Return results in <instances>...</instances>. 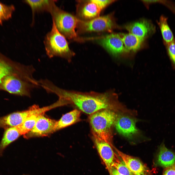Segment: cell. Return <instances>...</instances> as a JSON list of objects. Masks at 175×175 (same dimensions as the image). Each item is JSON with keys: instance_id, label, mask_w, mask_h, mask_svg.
Here are the masks:
<instances>
[{"instance_id": "1", "label": "cell", "mask_w": 175, "mask_h": 175, "mask_svg": "<svg viewBox=\"0 0 175 175\" xmlns=\"http://www.w3.org/2000/svg\"><path fill=\"white\" fill-rule=\"evenodd\" d=\"M49 92L57 96L64 105L74 106L89 115L101 110L112 109L113 107L114 95L111 92H82L64 89L54 84L51 86Z\"/></svg>"}, {"instance_id": "2", "label": "cell", "mask_w": 175, "mask_h": 175, "mask_svg": "<svg viewBox=\"0 0 175 175\" xmlns=\"http://www.w3.org/2000/svg\"><path fill=\"white\" fill-rule=\"evenodd\" d=\"M117 118L115 112L108 109L100 110L90 115L88 120L92 135L113 146L112 141L111 129Z\"/></svg>"}, {"instance_id": "3", "label": "cell", "mask_w": 175, "mask_h": 175, "mask_svg": "<svg viewBox=\"0 0 175 175\" xmlns=\"http://www.w3.org/2000/svg\"><path fill=\"white\" fill-rule=\"evenodd\" d=\"M44 44L46 55L50 58L59 57L70 62L75 54L69 48L65 37L57 30L53 21L51 29L45 36Z\"/></svg>"}, {"instance_id": "4", "label": "cell", "mask_w": 175, "mask_h": 175, "mask_svg": "<svg viewBox=\"0 0 175 175\" xmlns=\"http://www.w3.org/2000/svg\"><path fill=\"white\" fill-rule=\"evenodd\" d=\"M50 13L52 21L58 31L69 39L76 38L75 31L77 27L78 19L71 14L57 7L56 5L52 8Z\"/></svg>"}, {"instance_id": "5", "label": "cell", "mask_w": 175, "mask_h": 175, "mask_svg": "<svg viewBox=\"0 0 175 175\" xmlns=\"http://www.w3.org/2000/svg\"><path fill=\"white\" fill-rule=\"evenodd\" d=\"M115 24L111 15L98 17L89 20L78 19L77 27L80 32H111Z\"/></svg>"}, {"instance_id": "6", "label": "cell", "mask_w": 175, "mask_h": 175, "mask_svg": "<svg viewBox=\"0 0 175 175\" xmlns=\"http://www.w3.org/2000/svg\"><path fill=\"white\" fill-rule=\"evenodd\" d=\"M92 39L114 56L126 52L121 37L118 34H112Z\"/></svg>"}, {"instance_id": "7", "label": "cell", "mask_w": 175, "mask_h": 175, "mask_svg": "<svg viewBox=\"0 0 175 175\" xmlns=\"http://www.w3.org/2000/svg\"><path fill=\"white\" fill-rule=\"evenodd\" d=\"M92 136L98 152L110 174L115 160L116 152L114 150V148L97 137Z\"/></svg>"}, {"instance_id": "8", "label": "cell", "mask_w": 175, "mask_h": 175, "mask_svg": "<svg viewBox=\"0 0 175 175\" xmlns=\"http://www.w3.org/2000/svg\"><path fill=\"white\" fill-rule=\"evenodd\" d=\"M57 122L45 117L43 114L40 115L34 128L25 136L28 138L46 136L55 131Z\"/></svg>"}, {"instance_id": "9", "label": "cell", "mask_w": 175, "mask_h": 175, "mask_svg": "<svg viewBox=\"0 0 175 175\" xmlns=\"http://www.w3.org/2000/svg\"><path fill=\"white\" fill-rule=\"evenodd\" d=\"M114 149L130 171L135 175H152L150 170L139 159L124 154L115 148Z\"/></svg>"}, {"instance_id": "10", "label": "cell", "mask_w": 175, "mask_h": 175, "mask_svg": "<svg viewBox=\"0 0 175 175\" xmlns=\"http://www.w3.org/2000/svg\"><path fill=\"white\" fill-rule=\"evenodd\" d=\"M136 122L134 119L129 117L121 116L117 118L114 124L117 131L120 134L131 139L138 132Z\"/></svg>"}, {"instance_id": "11", "label": "cell", "mask_w": 175, "mask_h": 175, "mask_svg": "<svg viewBox=\"0 0 175 175\" xmlns=\"http://www.w3.org/2000/svg\"><path fill=\"white\" fill-rule=\"evenodd\" d=\"M175 163V152L167 148L163 140L159 147L155 162V166L165 168Z\"/></svg>"}, {"instance_id": "12", "label": "cell", "mask_w": 175, "mask_h": 175, "mask_svg": "<svg viewBox=\"0 0 175 175\" xmlns=\"http://www.w3.org/2000/svg\"><path fill=\"white\" fill-rule=\"evenodd\" d=\"M24 64L13 61L0 52V86L9 75L22 69Z\"/></svg>"}, {"instance_id": "13", "label": "cell", "mask_w": 175, "mask_h": 175, "mask_svg": "<svg viewBox=\"0 0 175 175\" xmlns=\"http://www.w3.org/2000/svg\"><path fill=\"white\" fill-rule=\"evenodd\" d=\"M125 28L130 33L144 39L149 34L153 32L155 27L147 21L143 20L129 24Z\"/></svg>"}, {"instance_id": "14", "label": "cell", "mask_w": 175, "mask_h": 175, "mask_svg": "<svg viewBox=\"0 0 175 175\" xmlns=\"http://www.w3.org/2000/svg\"><path fill=\"white\" fill-rule=\"evenodd\" d=\"M81 111L75 109L63 115L57 121L55 131L70 126L80 121Z\"/></svg>"}, {"instance_id": "15", "label": "cell", "mask_w": 175, "mask_h": 175, "mask_svg": "<svg viewBox=\"0 0 175 175\" xmlns=\"http://www.w3.org/2000/svg\"><path fill=\"white\" fill-rule=\"evenodd\" d=\"M56 0H24V2L31 8L34 18L35 13L44 11L50 13L56 5Z\"/></svg>"}, {"instance_id": "16", "label": "cell", "mask_w": 175, "mask_h": 175, "mask_svg": "<svg viewBox=\"0 0 175 175\" xmlns=\"http://www.w3.org/2000/svg\"><path fill=\"white\" fill-rule=\"evenodd\" d=\"M121 37L126 52L136 51L140 47L144 39L129 33L122 35Z\"/></svg>"}, {"instance_id": "17", "label": "cell", "mask_w": 175, "mask_h": 175, "mask_svg": "<svg viewBox=\"0 0 175 175\" xmlns=\"http://www.w3.org/2000/svg\"><path fill=\"white\" fill-rule=\"evenodd\" d=\"M101 10L96 4L90 0L83 6L79 14L82 18L90 20L99 17Z\"/></svg>"}, {"instance_id": "18", "label": "cell", "mask_w": 175, "mask_h": 175, "mask_svg": "<svg viewBox=\"0 0 175 175\" xmlns=\"http://www.w3.org/2000/svg\"><path fill=\"white\" fill-rule=\"evenodd\" d=\"M5 129L0 143V155L1 156L2 155L5 148L21 135L16 126L9 128Z\"/></svg>"}, {"instance_id": "19", "label": "cell", "mask_w": 175, "mask_h": 175, "mask_svg": "<svg viewBox=\"0 0 175 175\" xmlns=\"http://www.w3.org/2000/svg\"><path fill=\"white\" fill-rule=\"evenodd\" d=\"M158 24L163 39L166 44L175 41L173 34L167 23V18L164 16L160 17Z\"/></svg>"}, {"instance_id": "20", "label": "cell", "mask_w": 175, "mask_h": 175, "mask_svg": "<svg viewBox=\"0 0 175 175\" xmlns=\"http://www.w3.org/2000/svg\"><path fill=\"white\" fill-rule=\"evenodd\" d=\"M39 116L36 114L32 115L27 118L21 124L16 126L21 135H25L32 129Z\"/></svg>"}, {"instance_id": "21", "label": "cell", "mask_w": 175, "mask_h": 175, "mask_svg": "<svg viewBox=\"0 0 175 175\" xmlns=\"http://www.w3.org/2000/svg\"><path fill=\"white\" fill-rule=\"evenodd\" d=\"M15 10L14 6L12 5H8L0 2V24L10 18Z\"/></svg>"}, {"instance_id": "22", "label": "cell", "mask_w": 175, "mask_h": 175, "mask_svg": "<svg viewBox=\"0 0 175 175\" xmlns=\"http://www.w3.org/2000/svg\"><path fill=\"white\" fill-rule=\"evenodd\" d=\"M122 175H135L130 170L121 157L116 152L113 166Z\"/></svg>"}, {"instance_id": "23", "label": "cell", "mask_w": 175, "mask_h": 175, "mask_svg": "<svg viewBox=\"0 0 175 175\" xmlns=\"http://www.w3.org/2000/svg\"><path fill=\"white\" fill-rule=\"evenodd\" d=\"M167 54L172 69L175 70V41L166 44Z\"/></svg>"}, {"instance_id": "24", "label": "cell", "mask_w": 175, "mask_h": 175, "mask_svg": "<svg viewBox=\"0 0 175 175\" xmlns=\"http://www.w3.org/2000/svg\"><path fill=\"white\" fill-rule=\"evenodd\" d=\"M96 4L102 10L109 4L114 1V0H91Z\"/></svg>"}, {"instance_id": "25", "label": "cell", "mask_w": 175, "mask_h": 175, "mask_svg": "<svg viewBox=\"0 0 175 175\" xmlns=\"http://www.w3.org/2000/svg\"><path fill=\"white\" fill-rule=\"evenodd\" d=\"M163 175H175V163L164 170Z\"/></svg>"}, {"instance_id": "26", "label": "cell", "mask_w": 175, "mask_h": 175, "mask_svg": "<svg viewBox=\"0 0 175 175\" xmlns=\"http://www.w3.org/2000/svg\"><path fill=\"white\" fill-rule=\"evenodd\" d=\"M110 175H122L120 174L117 171L115 168L113 166L111 169Z\"/></svg>"}, {"instance_id": "27", "label": "cell", "mask_w": 175, "mask_h": 175, "mask_svg": "<svg viewBox=\"0 0 175 175\" xmlns=\"http://www.w3.org/2000/svg\"><path fill=\"white\" fill-rule=\"evenodd\" d=\"M144 2L147 3H150L152 2H162V0H144L143 1Z\"/></svg>"}]
</instances>
